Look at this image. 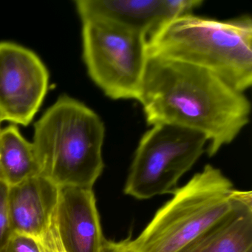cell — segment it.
<instances>
[{
	"label": "cell",
	"mask_w": 252,
	"mask_h": 252,
	"mask_svg": "<svg viewBox=\"0 0 252 252\" xmlns=\"http://www.w3.org/2000/svg\"><path fill=\"white\" fill-rule=\"evenodd\" d=\"M105 126L83 103L59 97L34 125L33 146L41 175L57 187L93 188L104 167Z\"/></svg>",
	"instance_id": "3957f363"
},
{
	"label": "cell",
	"mask_w": 252,
	"mask_h": 252,
	"mask_svg": "<svg viewBox=\"0 0 252 252\" xmlns=\"http://www.w3.org/2000/svg\"><path fill=\"white\" fill-rule=\"evenodd\" d=\"M83 60L93 82L113 100L138 101L148 59L147 39L105 20L82 23Z\"/></svg>",
	"instance_id": "5b68a950"
},
{
	"label": "cell",
	"mask_w": 252,
	"mask_h": 252,
	"mask_svg": "<svg viewBox=\"0 0 252 252\" xmlns=\"http://www.w3.org/2000/svg\"><path fill=\"white\" fill-rule=\"evenodd\" d=\"M49 73L33 51L0 42V118L28 126L43 103Z\"/></svg>",
	"instance_id": "52a82bcc"
},
{
	"label": "cell",
	"mask_w": 252,
	"mask_h": 252,
	"mask_svg": "<svg viewBox=\"0 0 252 252\" xmlns=\"http://www.w3.org/2000/svg\"><path fill=\"white\" fill-rule=\"evenodd\" d=\"M180 252H252V191L237 190L232 210Z\"/></svg>",
	"instance_id": "8fae6325"
},
{
	"label": "cell",
	"mask_w": 252,
	"mask_h": 252,
	"mask_svg": "<svg viewBox=\"0 0 252 252\" xmlns=\"http://www.w3.org/2000/svg\"><path fill=\"white\" fill-rule=\"evenodd\" d=\"M37 175H41V168L33 144L17 125L0 129V181L13 187Z\"/></svg>",
	"instance_id": "7c38bea8"
},
{
	"label": "cell",
	"mask_w": 252,
	"mask_h": 252,
	"mask_svg": "<svg viewBox=\"0 0 252 252\" xmlns=\"http://www.w3.org/2000/svg\"><path fill=\"white\" fill-rule=\"evenodd\" d=\"M0 252H42L40 243L32 236L11 233Z\"/></svg>",
	"instance_id": "4fadbf2b"
},
{
	"label": "cell",
	"mask_w": 252,
	"mask_h": 252,
	"mask_svg": "<svg viewBox=\"0 0 252 252\" xmlns=\"http://www.w3.org/2000/svg\"><path fill=\"white\" fill-rule=\"evenodd\" d=\"M138 101L150 126L171 125L196 131L215 156L250 120V101L211 72L148 55Z\"/></svg>",
	"instance_id": "6da1fadb"
},
{
	"label": "cell",
	"mask_w": 252,
	"mask_h": 252,
	"mask_svg": "<svg viewBox=\"0 0 252 252\" xmlns=\"http://www.w3.org/2000/svg\"><path fill=\"white\" fill-rule=\"evenodd\" d=\"M58 194L59 187L42 175L10 187L8 204L12 231L39 240L51 223Z\"/></svg>",
	"instance_id": "30bf717a"
},
{
	"label": "cell",
	"mask_w": 252,
	"mask_h": 252,
	"mask_svg": "<svg viewBox=\"0 0 252 252\" xmlns=\"http://www.w3.org/2000/svg\"><path fill=\"white\" fill-rule=\"evenodd\" d=\"M100 252H140L132 244L131 237L116 242L104 239Z\"/></svg>",
	"instance_id": "2e32d148"
},
{
	"label": "cell",
	"mask_w": 252,
	"mask_h": 252,
	"mask_svg": "<svg viewBox=\"0 0 252 252\" xmlns=\"http://www.w3.org/2000/svg\"><path fill=\"white\" fill-rule=\"evenodd\" d=\"M55 220L66 252H100L105 237L93 188L60 187Z\"/></svg>",
	"instance_id": "9c48e42d"
},
{
	"label": "cell",
	"mask_w": 252,
	"mask_h": 252,
	"mask_svg": "<svg viewBox=\"0 0 252 252\" xmlns=\"http://www.w3.org/2000/svg\"><path fill=\"white\" fill-rule=\"evenodd\" d=\"M206 147L207 140L200 132L175 125L152 126L137 147L125 194L145 200L173 192Z\"/></svg>",
	"instance_id": "8992f818"
},
{
	"label": "cell",
	"mask_w": 252,
	"mask_h": 252,
	"mask_svg": "<svg viewBox=\"0 0 252 252\" xmlns=\"http://www.w3.org/2000/svg\"><path fill=\"white\" fill-rule=\"evenodd\" d=\"M2 120L1 118H0V126H1V123H2ZM0 129H1V128H0Z\"/></svg>",
	"instance_id": "e0dca14e"
},
{
	"label": "cell",
	"mask_w": 252,
	"mask_h": 252,
	"mask_svg": "<svg viewBox=\"0 0 252 252\" xmlns=\"http://www.w3.org/2000/svg\"><path fill=\"white\" fill-rule=\"evenodd\" d=\"M56 210V209H55ZM42 252H66L59 237L55 220V211L51 223L39 240Z\"/></svg>",
	"instance_id": "9a60e30c"
},
{
	"label": "cell",
	"mask_w": 252,
	"mask_h": 252,
	"mask_svg": "<svg viewBox=\"0 0 252 252\" xmlns=\"http://www.w3.org/2000/svg\"><path fill=\"white\" fill-rule=\"evenodd\" d=\"M202 0H77L82 23L105 20L148 39L171 20L192 14Z\"/></svg>",
	"instance_id": "ba28073f"
},
{
	"label": "cell",
	"mask_w": 252,
	"mask_h": 252,
	"mask_svg": "<svg viewBox=\"0 0 252 252\" xmlns=\"http://www.w3.org/2000/svg\"><path fill=\"white\" fill-rule=\"evenodd\" d=\"M148 55L200 67L237 91L252 85V20L177 17L147 39Z\"/></svg>",
	"instance_id": "7a4b0ae2"
},
{
	"label": "cell",
	"mask_w": 252,
	"mask_h": 252,
	"mask_svg": "<svg viewBox=\"0 0 252 252\" xmlns=\"http://www.w3.org/2000/svg\"><path fill=\"white\" fill-rule=\"evenodd\" d=\"M237 189L208 164L158 209L132 244L140 252H180L234 208Z\"/></svg>",
	"instance_id": "277c9868"
},
{
	"label": "cell",
	"mask_w": 252,
	"mask_h": 252,
	"mask_svg": "<svg viewBox=\"0 0 252 252\" xmlns=\"http://www.w3.org/2000/svg\"><path fill=\"white\" fill-rule=\"evenodd\" d=\"M9 186L0 181V250L13 232L8 213Z\"/></svg>",
	"instance_id": "5bb4252c"
}]
</instances>
